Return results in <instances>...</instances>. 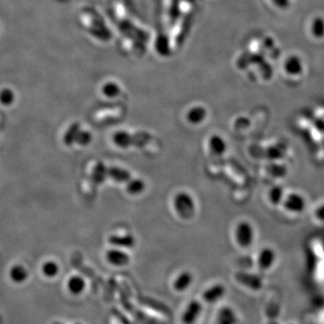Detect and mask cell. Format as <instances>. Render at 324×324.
Here are the masks:
<instances>
[{
	"label": "cell",
	"instance_id": "obj_1",
	"mask_svg": "<svg viewBox=\"0 0 324 324\" xmlns=\"http://www.w3.org/2000/svg\"><path fill=\"white\" fill-rule=\"evenodd\" d=\"M173 209L178 218L184 221L192 220L197 214V203L189 192L181 190L175 194L172 199Z\"/></svg>",
	"mask_w": 324,
	"mask_h": 324
},
{
	"label": "cell",
	"instance_id": "obj_2",
	"mask_svg": "<svg viewBox=\"0 0 324 324\" xmlns=\"http://www.w3.org/2000/svg\"><path fill=\"white\" fill-rule=\"evenodd\" d=\"M280 206L289 215L300 216L306 213L309 204L305 194L300 191H291L286 193Z\"/></svg>",
	"mask_w": 324,
	"mask_h": 324
},
{
	"label": "cell",
	"instance_id": "obj_3",
	"mask_svg": "<svg viewBox=\"0 0 324 324\" xmlns=\"http://www.w3.org/2000/svg\"><path fill=\"white\" fill-rule=\"evenodd\" d=\"M255 235V228L249 221H241L235 225L234 240L242 249H248L253 244Z\"/></svg>",
	"mask_w": 324,
	"mask_h": 324
},
{
	"label": "cell",
	"instance_id": "obj_4",
	"mask_svg": "<svg viewBox=\"0 0 324 324\" xmlns=\"http://www.w3.org/2000/svg\"><path fill=\"white\" fill-rule=\"evenodd\" d=\"M105 259L110 265L117 268L125 267L131 262V257L128 254L127 251L115 247H112L105 251Z\"/></svg>",
	"mask_w": 324,
	"mask_h": 324
},
{
	"label": "cell",
	"instance_id": "obj_5",
	"mask_svg": "<svg viewBox=\"0 0 324 324\" xmlns=\"http://www.w3.org/2000/svg\"><path fill=\"white\" fill-rule=\"evenodd\" d=\"M277 261V252L272 247H264L261 249L258 259H257V264L260 270L262 271H268L275 265Z\"/></svg>",
	"mask_w": 324,
	"mask_h": 324
},
{
	"label": "cell",
	"instance_id": "obj_6",
	"mask_svg": "<svg viewBox=\"0 0 324 324\" xmlns=\"http://www.w3.org/2000/svg\"><path fill=\"white\" fill-rule=\"evenodd\" d=\"M108 242L111 246L129 250L136 245V239L131 233H114L108 237Z\"/></svg>",
	"mask_w": 324,
	"mask_h": 324
},
{
	"label": "cell",
	"instance_id": "obj_7",
	"mask_svg": "<svg viewBox=\"0 0 324 324\" xmlns=\"http://www.w3.org/2000/svg\"><path fill=\"white\" fill-rule=\"evenodd\" d=\"M202 304L197 300L189 302L181 315L183 324H196L202 314Z\"/></svg>",
	"mask_w": 324,
	"mask_h": 324
},
{
	"label": "cell",
	"instance_id": "obj_8",
	"mask_svg": "<svg viewBox=\"0 0 324 324\" xmlns=\"http://www.w3.org/2000/svg\"><path fill=\"white\" fill-rule=\"evenodd\" d=\"M208 117V111L204 105H194L187 110L186 114V120L187 123L191 125H200L206 122Z\"/></svg>",
	"mask_w": 324,
	"mask_h": 324
},
{
	"label": "cell",
	"instance_id": "obj_9",
	"mask_svg": "<svg viewBox=\"0 0 324 324\" xmlns=\"http://www.w3.org/2000/svg\"><path fill=\"white\" fill-rule=\"evenodd\" d=\"M228 149L226 140L222 135L215 133L208 139V150L212 155L221 157L224 155Z\"/></svg>",
	"mask_w": 324,
	"mask_h": 324
},
{
	"label": "cell",
	"instance_id": "obj_10",
	"mask_svg": "<svg viewBox=\"0 0 324 324\" xmlns=\"http://www.w3.org/2000/svg\"><path fill=\"white\" fill-rule=\"evenodd\" d=\"M112 142L115 147L121 150H127L133 146L134 138L131 133L126 130H118L112 135Z\"/></svg>",
	"mask_w": 324,
	"mask_h": 324
},
{
	"label": "cell",
	"instance_id": "obj_11",
	"mask_svg": "<svg viewBox=\"0 0 324 324\" xmlns=\"http://www.w3.org/2000/svg\"><path fill=\"white\" fill-rule=\"evenodd\" d=\"M193 282H194V276L191 272L185 270V271H181L174 279L172 288L177 293L186 292L190 288Z\"/></svg>",
	"mask_w": 324,
	"mask_h": 324
},
{
	"label": "cell",
	"instance_id": "obj_12",
	"mask_svg": "<svg viewBox=\"0 0 324 324\" xmlns=\"http://www.w3.org/2000/svg\"><path fill=\"white\" fill-rule=\"evenodd\" d=\"M225 295V288L221 284H215L207 288L203 294V300L206 304H215Z\"/></svg>",
	"mask_w": 324,
	"mask_h": 324
},
{
	"label": "cell",
	"instance_id": "obj_13",
	"mask_svg": "<svg viewBox=\"0 0 324 324\" xmlns=\"http://www.w3.org/2000/svg\"><path fill=\"white\" fill-rule=\"evenodd\" d=\"M132 177L131 171L125 168L118 166L108 167V178L117 184H125Z\"/></svg>",
	"mask_w": 324,
	"mask_h": 324
},
{
	"label": "cell",
	"instance_id": "obj_14",
	"mask_svg": "<svg viewBox=\"0 0 324 324\" xmlns=\"http://www.w3.org/2000/svg\"><path fill=\"white\" fill-rule=\"evenodd\" d=\"M146 190V182L141 178H132L125 183V191L128 195L136 197L143 194Z\"/></svg>",
	"mask_w": 324,
	"mask_h": 324
},
{
	"label": "cell",
	"instance_id": "obj_15",
	"mask_svg": "<svg viewBox=\"0 0 324 324\" xmlns=\"http://www.w3.org/2000/svg\"><path fill=\"white\" fill-rule=\"evenodd\" d=\"M87 287V283L85 279L80 276H72L69 278L67 282V289L71 295L78 296L81 295Z\"/></svg>",
	"mask_w": 324,
	"mask_h": 324
},
{
	"label": "cell",
	"instance_id": "obj_16",
	"mask_svg": "<svg viewBox=\"0 0 324 324\" xmlns=\"http://www.w3.org/2000/svg\"><path fill=\"white\" fill-rule=\"evenodd\" d=\"M91 177L96 185L104 184L108 179V167L103 162H97L92 169Z\"/></svg>",
	"mask_w": 324,
	"mask_h": 324
},
{
	"label": "cell",
	"instance_id": "obj_17",
	"mask_svg": "<svg viewBox=\"0 0 324 324\" xmlns=\"http://www.w3.org/2000/svg\"><path fill=\"white\" fill-rule=\"evenodd\" d=\"M28 270L23 265L16 264L9 270V278L14 283L22 284L28 279Z\"/></svg>",
	"mask_w": 324,
	"mask_h": 324
},
{
	"label": "cell",
	"instance_id": "obj_18",
	"mask_svg": "<svg viewBox=\"0 0 324 324\" xmlns=\"http://www.w3.org/2000/svg\"><path fill=\"white\" fill-rule=\"evenodd\" d=\"M285 69L287 71V74H289L291 76L300 75L303 71V65H302L301 60L297 56L290 57L289 59H287V61L285 63Z\"/></svg>",
	"mask_w": 324,
	"mask_h": 324
},
{
	"label": "cell",
	"instance_id": "obj_19",
	"mask_svg": "<svg viewBox=\"0 0 324 324\" xmlns=\"http://www.w3.org/2000/svg\"><path fill=\"white\" fill-rule=\"evenodd\" d=\"M80 125L78 123H71L63 134V142L66 146H72L75 144L76 138L80 131Z\"/></svg>",
	"mask_w": 324,
	"mask_h": 324
},
{
	"label": "cell",
	"instance_id": "obj_20",
	"mask_svg": "<svg viewBox=\"0 0 324 324\" xmlns=\"http://www.w3.org/2000/svg\"><path fill=\"white\" fill-rule=\"evenodd\" d=\"M285 195H286V191L283 187L280 186H274L270 188L268 194V198L272 206H279L283 201Z\"/></svg>",
	"mask_w": 324,
	"mask_h": 324
},
{
	"label": "cell",
	"instance_id": "obj_21",
	"mask_svg": "<svg viewBox=\"0 0 324 324\" xmlns=\"http://www.w3.org/2000/svg\"><path fill=\"white\" fill-rule=\"evenodd\" d=\"M59 265L55 261H45L41 266V273L48 279H54L55 277L59 275Z\"/></svg>",
	"mask_w": 324,
	"mask_h": 324
},
{
	"label": "cell",
	"instance_id": "obj_22",
	"mask_svg": "<svg viewBox=\"0 0 324 324\" xmlns=\"http://www.w3.org/2000/svg\"><path fill=\"white\" fill-rule=\"evenodd\" d=\"M120 92H121V88L119 87L118 84L113 81L105 83L102 87L103 95L110 99L117 97L120 95Z\"/></svg>",
	"mask_w": 324,
	"mask_h": 324
},
{
	"label": "cell",
	"instance_id": "obj_23",
	"mask_svg": "<svg viewBox=\"0 0 324 324\" xmlns=\"http://www.w3.org/2000/svg\"><path fill=\"white\" fill-rule=\"evenodd\" d=\"M15 101L14 92L8 87H5L0 90V104L4 106H10Z\"/></svg>",
	"mask_w": 324,
	"mask_h": 324
},
{
	"label": "cell",
	"instance_id": "obj_24",
	"mask_svg": "<svg viewBox=\"0 0 324 324\" xmlns=\"http://www.w3.org/2000/svg\"><path fill=\"white\" fill-rule=\"evenodd\" d=\"M92 141H93L92 133L87 130L80 129L76 138L75 143L78 144V146L87 147L91 143Z\"/></svg>",
	"mask_w": 324,
	"mask_h": 324
},
{
	"label": "cell",
	"instance_id": "obj_25",
	"mask_svg": "<svg viewBox=\"0 0 324 324\" xmlns=\"http://www.w3.org/2000/svg\"><path fill=\"white\" fill-rule=\"evenodd\" d=\"M312 32L316 38L324 35V20L322 17H315L312 23Z\"/></svg>",
	"mask_w": 324,
	"mask_h": 324
},
{
	"label": "cell",
	"instance_id": "obj_26",
	"mask_svg": "<svg viewBox=\"0 0 324 324\" xmlns=\"http://www.w3.org/2000/svg\"><path fill=\"white\" fill-rule=\"evenodd\" d=\"M313 217L316 223L324 224V200L318 202L313 208Z\"/></svg>",
	"mask_w": 324,
	"mask_h": 324
},
{
	"label": "cell",
	"instance_id": "obj_27",
	"mask_svg": "<svg viewBox=\"0 0 324 324\" xmlns=\"http://www.w3.org/2000/svg\"><path fill=\"white\" fill-rule=\"evenodd\" d=\"M233 315L232 313H223V315L220 317L218 324H233Z\"/></svg>",
	"mask_w": 324,
	"mask_h": 324
},
{
	"label": "cell",
	"instance_id": "obj_28",
	"mask_svg": "<svg viewBox=\"0 0 324 324\" xmlns=\"http://www.w3.org/2000/svg\"></svg>",
	"mask_w": 324,
	"mask_h": 324
}]
</instances>
